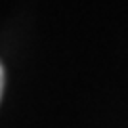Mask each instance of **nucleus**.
Masks as SVG:
<instances>
[{
  "instance_id": "1",
  "label": "nucleus",
  "mask_w": 128,
  "mask_h": 128,
  "mask_svg": "<svg viewBox=\"0 0 128 128\" xmlns=\"http://www.w3.org/2000/svg\"><path fill=\"white\" fill-rule=\"evenodd\" d=\"M2 90H4V69L0 65V100H2Z\"/></svg>"
}]
</instances>
